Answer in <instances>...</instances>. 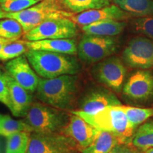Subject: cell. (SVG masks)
<instances>
[{"instance_id": "6da1fadb", "label": "cell", "mask_w": 153, "mask_h": 153, "mask_svg": "<svg viewBox=\"0 0 153 153\" xmlns=\"http://www.w3.org/2000/svg\"><path fill=\"white\" fill-rule=\"evenodd\" d=\"M79 78L65 74L52 78H39L36 97L44 104L62 110H74L78 104Z\"/></svg>"}, {"instance_id": "7a4b0ae2", "label": "cell", "mask_w": 153, "mask_h": 153, "mask_svg": "<svg viewBox=\"0 0 153 153\" xmlns=\"http://www.w3.org/2000/svg\"><path fill=\"white\" fill-rule=\"evenodd\" d=\"M25 55L38 75L45 79L76 74L80 70L78 60L72 55L30 49Z\"/></svg>"}, {"instance_id": "3957f363", "label": "cell", "mask_w": 153, "mask_h": 153, "mask_svg": "<svg viewBox=\"0 0 153 153\" xmlns=\"http://www.w3.org/2000/svg\"><path fill=\"white\" fill-rule=\"evenodd\" d=\"M70 113L79 116L99 131L114 134L123 143H131L135 128L119 106H108L92 114L79 110L70 111Z\"/></svg>"}, {"instance_id": "277c9868", "label": "cell", "mask_w": 153, "mask_h": 153, "mask_svg": "<svg viewBox=\"0 0 153 153\" xmlns=\"http://www.w3.org/2000/svg\"><path fill=\"white\" fill-rule=\"evenodd\" d=\"M70 114L45 104H32L25 116L24 121L29 125L33 132L42 133H61L70 119Z\"/></svg>"}, {"instance_id": "5b68a950", "label": "cell", "mask_w": 153, "mask_h": 153, "mask_svg": "<svg viewBox=\"0 0 153 153\" xmlns=\"http://www.w3.org/2000/svg\"><path fill=\"white\" fill-rule=\"evenodd\" d=\"M63 8L60 0H43L19 12H6L5 18L19 22L26 34L48 19L59 17L70 18L73 14Z\"/></svg>"}, {"instance_id": "8992f818", "label": "cell", "mask_w": 153, "mask_h": 153, "mask_svg": "<svg viewBox=\"0 0 153 153\" xmlns=\"http://www.w3.org/2000/svg\"><path fill=\"white\" fill-rule=\"evenodd\" d=\"M118 48L114 36H102L85 34L77 45V55L82 62H99L111 56Z\"/></svg>"}, {"instance_id": "52a82bcc", "label": "cell", "mask_w": 153, "mask_h": 153, "mask_svg": "<svg viewBox=\"0 0 153 153\" xmlns=\"http://www.w3.org/2000/svg\"><path fill=\"white\" fill-rule=\"evenodd\" d=\"M76 24L70 18L59 17L45 21L24 34V38L28 41L45 39L73 38L77 35Z\"/></svg>"}, {"instance_id": "ba28073f", "label": "cell", "mask_w": 153, "mask_h": 153, "mask_svg": "<svg viewBox=\"0 0 153 153\" xmlns=\"http://www.w3.org/2000/svg\"><path fill=\"white\" fill-rule=\"evenodd\" d=\"M26 153H81V150L62 133L33 132Z\"/></svg>"}, {"instance_id": "9c48e42d", "label": "cell", "mask_w": 153, "mask_h": 153, "mask_svg": "<svg viewBox=\"0 0 153 153\" xmlns=\"http://www.w3.org/2000/svg\"><path fill=\"white\" fill-rule=\"evenodd\" d=\"M94 77L111 91L120 93L123 87L126 68L123 61L116 56L104 59L93 68Z\"/></svg>"}, {"instance_id": "30bf717a", "label": "cell", "mask_w": 153, "mask_h": 153, "mask_svg": "<svg viewBox=\"0 0 153 153\" xmlns=\"http://www.w3.org/2000/svg\"><path fill=\"white\" fill-rule=\"evenodd\" d=\"M122 57L124 62L131 68H153V41L140 36L133 38L124 49Z\"/></svg>"}, {"instance_id": "8fae6325", "label": "cell", "mask_w": 153, "mask_h": 153, "mask_svg": "<svg viewBox=\"0 0 153 153\" xmlns=\"http://www.w3.org/2000/svg\"><path fill=\"white\" fill-rule=\"evenodd\" d=\"M100 131L79 116L70 113V119L61 133L66 135L80 150L92 143Z\"/></svg>"}, {"instance_id": "7c38bea8", "label": "cell", "mask_w": 153, "mask_h": 153, "mask_svg": "<svg viewBox=\"0 0 153 153\" xmlns=\"http://www.w3.org/2000/svg\"><path fill=\"white\" fill-rule=\"evenodd\" d=\"M79 110L92 114L104 109L108 106H120L121 102L111 89L103 87L89 89L78 101Z\"/></svg>"}, {"instance_id": "4fadbf2b", "label": "cell", "mask_w": 153, "mask_h": 153, "mask_svg": "<svg viewBox=\"0 0 153 153\" xmlns=\"http://www.w3.org/2000/svg\"><path fill=\"white\" fill-rule=\"evenodd\" d=\"M123 94L133 101H144L153 97V74L146 70L134 72L123 87Z\"/></svg>"}, {"instance_id": "5bb4252c", "label": "cell", "mask_w": 153, "mask_h": 153, "mask_svg": "<svg viewBox=\"0 0 153 153\" xmlns=\"http://www.w3.org/2000/svg\"><path fill=\"white\" fill-rule=\"evenodd\" d=\"M5 70L20 85L30 93L36 92L39 78L28 62L26 55L9 60Z\"/></svg>"}, {"instance_id": "9a60e30c", "label": "cell", "mask_w": 153, "mask_h": 153, "mask_svg": "<svg viewBox=\"0 0 153 153\" xmlns=\"http://www.w3.org/2000/svg\"><path fill=\"white\" fill-rule=\"evenodd\" d=\"M131 16H132L131 14L123 11L117 5L111 4L101 9H91L79 14H73L70 19L76 25L82 27L99 21L108 19L123 21Z\"/></svg>"}, {"instance_id": "2e32d148", "label": "cell", "mask_w": 153, "mask_h": 153, "mask_svg": "<svg viewBox=\"0 0 153 153\" xmlns=\"http://www.w3.org/2000/svg\"><path fill=\"white\" fill-rule=\"evenodd\" d=\"M6 77L11 104L10 111L16 117H25L33 104L30 92L19 85L7 71Z\"/></svg>"}, {"instance_id": "e0dca14e", "label": "cell", "mask_w": 153, "mask_h": 153, "mask_svg": "<svg viewBox=\"0 0 153 153\" xmlns=\"http://www.w3.org/2000/svg\"><path fill=\"white\" fill-rule=\"evenodd\" d=\"M26 44L28 49L30 50L46 51L72 55L77 54V45L73 38L45 39L35 41H26Z\"/></svg>"}, {"instance_id": "ac0fdd59", "label": "cell", "mask_w": 153, "mask_h": 153, "mask_svg": "<svg viewBox=\"0 0 153 153\" xmlns=\"http://www.w3.org/2000/svg\"><path fill=\"white\" fill-rule=\"evenodd\" d=\"M126 24L123 21L103 20L82 26L85 34L102 36H115L119 35L126 28Z\"/></svg>"}, {"instance_id": "d6986e66", "label": "cell", "mask_w": 153, "mask_h": 153, "mask_svg": "<svg viewBox=\"0 0 153 153\" xmlns=\"http://www.w3.org/2000/svg\"><path fill=\"white\" fill-rule=\"evenodd\" d=\"M112 1L132 16H153V0H112Z\"/></svg>"}, {"instance_id": "ffe728a7", "label": "cell", "mask_w": 153, "mask_h": 153, "mask_svg": "<svg viewBox=\"0 0 153 153\" xmlns=\"http://www.w3.org/2000/svg\"><path fill=\"white\" fill-rule=\"evenodd\" d=\"M120 143L123 142L114 134L100 131L94 141L82 150L81 153H108L115 145Z\"/></svg>"}, {"instance_id": "44dd1931", "label": "cell", "mask_w": 153, "mask_h": 153, "mask_svg": "<svg viewBox=\"0 0 153 153\" xmlns=\"http://www.w3.org/2000/svg\"><path fill=\"white\" fill-rule=\"evenodd\" d=\"M60 1L69 12L79 14L83 11L109 6L112 0H60Z\"/></svg>"}, {"instance_id": "7402d4cb", "label": "cell", "mask_w": 153, "mask_h": 153, "mask_svg": "<svg viewBox=\"0 0 153 153\" xmlns=\"http://www.w3.org/2000/svg\"><path fill=\"white\" fill-rule=\"evenodd\" d=\"M131 143L143 152L153 148V121H148L139 126L134 133Z\"/></svg>"}, {"instance_id": "603a6c76", "label": "cell", "mask_w": 153, "mask_h": 153, "mask_svg": "<svg viewBox=\"0 0 153 153\" xmlns=\"http://www.w3.org/2000/svg\"><path fill=\"white\" fill-rule=\"evenodd\" d=\"M6 153H26L29 147L30 132L20 131L7 137Z\"/></svg>"}, {"instance_id": "cb8c5ba5", "label": "cell", "mask_w": 153, "mask_h": 153, "mask_svg": "<svg viewBox=\"0 0 153 153\" xmlns=\"http://www.w3.org/2000/svg\"><path fill=\"white\" fill-rule=\"evenodd\" d=\"M20 131L33 133V130L24 120H14L9 116L0 114V135L8 137L11 134Z\"/></svg>"}, {"instance_id": "d4e9b609", "label": "cell", "mask_w": 153, "mask_h": 153, "mask_svg": "<svg viewBox=\"0 0 153 153\" xmlns=\"http://www.w3.org/2000/svg\"><path fill=\"white\" fill-rule=\"evenodd\" d=\"M127 116L129 122L135 128L148 120L149 118L153 116V108H143L137 107L119 106Z\"/></svg>"}, {"instance_id": "484cf974", "label": "cell", "mask_w": 153, "mask_h": 153, "mask_svg": "<svg viewBox=\"0 0 153 153\" xmlns=\"http://www.w3.org/2000/svg\"><path fill=\"white\" fill-rule=\"evenodd\" d=\"M23 35L24 30L19 22L13 19H7L0 21V37L16 41Z\"/></svg>"}, {"instance_id": "4316f807", "label": "cell", "mask_w": 153, "mask_h": 153, "mask_svg": "<svg viewBox=\"0 0 153 153\" xmlns=\"http://www.w3.org/2000/svg\"><path fill=\"white\" fill-rule=\"evenodd\" d=\"M26 41H11L5 45L0 52V60L7 61L24 55L28 51Z\"/></svg>"}, {"instance_id": "83f0119b", "label": "cell", "mask_w": 153, "mask_h": 153, "mask_svg": "<svg viewBox=\"0 0 153 153\" xmlns=\"http://www.w3.org/2000/svg\"><path fill=\"white\" fill-rule=\"evenodd\" d=\"M39 2L37 0H0V7L7 13H15Z\"/></svg>"}, {"instance_id": "f1b7e54d", "label": "cell", "mask_w": 153, "mask_h": 153, "mask_svg": "<svg viewBox=\"0 0 153 153\" xmlns=\"http://www.w3.org/2000/svg\"><path fill=\"white\" fill-rule=\"evenodd\" d=\"M134 28L136 31L143 34L153 41V17H138L133 22Z\"/></svg>"}, {"instance_id": "f546056e", "label": "cell", "mask_w": 153, "mask_h": 153, "mask_svg": "<svg viewBox=\"0 0 153 153\" xmlns=\"http://www.w3.org/2000/svg\"><path fill=\"white\" fill-rule=\"evenodd\" d=\"M0 102L6 105L9 109L11 108V104L9 97V88L6 77V70H4L0 66Z\"/></svg>"}, {"instance_id": "4dcf8cb0", "label": "cell", "mask_w": 153, "mask_h": 153, "mask_svg": "<svg viewBox=\"0 0 153 153\" xmlns=\"http://www.w3.org/2000/svg\"><path fill=\"white\" fill-rule=\"evenodd\" d=\"M108 153H144L132 145L131 143H120L116 145Z\"/></svg>"}, {"instance_id": "1f68e13d", "label": "cell", "mask_w": 153, "mask_h": 153, "mask_svg": "<svg viewBox=\"0 0 153 153\" xmlns=\"http://www.w3.org/2000/svg\"><path fill=\"white\" fill-rule=\"evenodd\" d=\"M11 41H13V40H9V39H7V38L0 37V52H1V50H2L3 48L7 44H8Z\"/></svg>"}, {"instance_id": "d6a6232c", "label": "cell", "mask_w": 153, "mask_h": 153, "mask_svg": "<svg viewBox=\"0 0 153 153\" xmlns=\"http://www.w3.org/2000/svg\"><path fill=\"white\" fill-rule=\"evenodd\" d=\"M5 15H6L5 11L0 8V19L5 18Z\"/></svg>"}, {"instance_id": "836d02e7", "label": "cell", "mask_w": 153, "mask_h": 153, "mask_svg": "<svg viewBox=\"0 0 153 153\" xmlns=\"http://www.w3.org/2000/svg\"><path fill=\"white\" fill-rule=\"evenodd\" d=\"M144 153H153V148H151L148 149V150H146Z\"/></svg>"}, {"instance_id": "e575fe53", "label": "cell", "mask_w": 153, "mask_h": 153, "mask_svg": "<svg viewBox=\"0 0 153 153\" xmlns=\"http://www.w3.org/2000/svg\"><path fill=\"white\" fill-rule=\"evenodd\" d=\"M37 1H43V0H37Z\"/></svg>"}]
</instances>
